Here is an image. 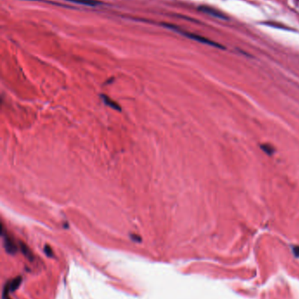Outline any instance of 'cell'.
Returning <instances> with one entry per match:
<instances>
[{"instance_id": "cell-2", "label": "cell", "mask_w": 299, "mask_h": 299, "mask_svg": "<svg viewBox=\"0 0 299 299\" xmlns=\"http://www.w3.org/2000/svg\"><path fill=\"white\" fill-rule=\"evenodd\" d=\"M2 235H3V238H4V248H5L6 251L10 254L16 253V251L18 249V247L15 244L14 241L12 240V238H11L7 234H4L3 229H2Z\"/></svg>"}, {"instance_id": "cell-5", "label": "cell", "mask_w": 299, "mask_h": 299, "mask_svg": "<svg viewBox=\"0 0 299 299\" xmlns=\"http://www.w3.org/2000/svg\"><path fill=\"white\" fill-rule=\"evenodd\" d=\"M202 12H205V13H208L210 15H212V16H215V17H219V18H222V14H220V12H217L211 8H209V7H206V6H203L201 8H199Z\"/></svg>"}, {"instance_id": "cell-7", "label": "cell", "mask_w": 299, "mask_h": 299, "mask_svg": "<svg viewBox=\"0 0 299 299\" xmlns=\"http://www.w3.org/2000/svg\"><path fill=\"white\" fill-rule=\"evenodd\" d=\"M45 252H46V254H47L48 256H49V255L52 256V250H51V248H50L49 247H47V246L45 247Z\"/></svg>"}, {"instance_id": "cell-4", "label": "cell", "mask_w": 299, "mask_h": 299, "mask_svg": "<svg viewBox=\"0 0 299 299\" xmlns=\"http://www.w3.org/2000/svg\"><path fill=\"white\" fill-rule=\"evenodd\" d=\"M102 98H103L104 103L106 104V105L110 106L111 108H112V109H114L120 110V107H119V105L118 103H116L115 102L112 101V99H110L108 96H106V95H102Z\"/></svg>"}, {"instance_id": "cell-6", "label": "cell", "mask_w": 299, "mask_h": 299, "mask_svg": "<svg viewBox=\"0 0 299 299\" xmlns=\"http://www.w3.org/2000/svg\"><path fill=\"white\" fill-rule=\"evenodd\" d=\"M262 150L264 151L265 153H267L268 155H272L275 151V149L272 147L271 144H262Z\"/></svg>"}, {"instance_id": "cell-1", "label": "cell", "mask_w": 299, "mask_h": 299, "mask_svg": "<svg viewBox=\"0 0 299 299\" xmlns=\"http://www.w3.org/2000/svg\"><path fill=\"white\" fill-rule=\"evenodd\" d=\"M163 25L167 26L168 28L173 29V30H175V31H177L178 33L184 34V36H187L188 38H190V39H195L196 41H199V42H202V43H205V44H208V45H211V46H219V47H220V46H219V44H217V43H215V42H212V41L209 40V39H205V38H204V37H201V36H198V35L196 34H193V33H190L184 32V31H182V30H179V29L175 28V26L171 25H169V24H163Z\"/></svg>"}, {"instance_id": "cell-3", "label": "cell", "mask_w": 299, "mask_h": 299, "mask_svg": "<svg viewBox=\"0 0 299 299\" xmlns=\"http://www.w3.org/2000/svg\"><path fill=\"white\" fill-rule=\"evenodd\" d=\"M66 1H69V2L79 4H83V5H89V6H95L100 4L97 0H66Z\"/></svg>"}]
</instances>
